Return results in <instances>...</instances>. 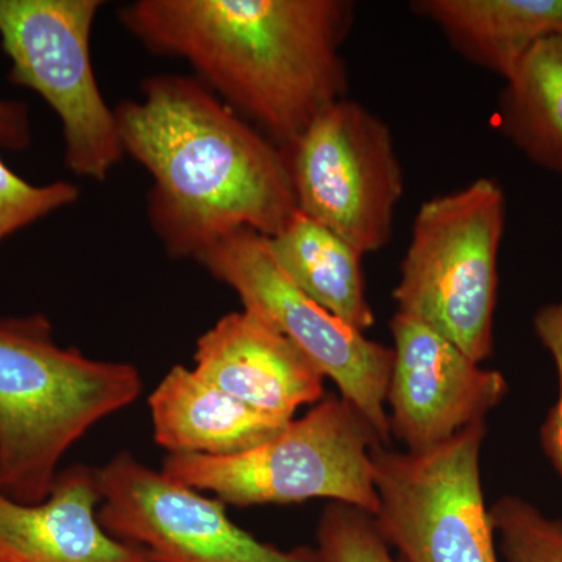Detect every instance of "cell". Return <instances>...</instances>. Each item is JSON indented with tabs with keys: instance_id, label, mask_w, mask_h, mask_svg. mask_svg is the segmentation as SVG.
<instances>
[{
	"instance_id": "1",
	"label": "cell",
	"mask_w": 562,
	"mask_h": 562,
	"mask_svg": "<svg viewBox=\"0 0 562 562\" xmlns=\"http://www.w3.org/2000/svg\"><path fill=\"white\" fill-rule=\"evenodd\" d=\"M353 11L347 0H136L117 20L284 150L346 99Z\"/></svg>"
},
{
	"instance_id": "2",
	"label": "cell",
	"mask_w": 562,
	"mask_h": 562,
	"mask_svg": "<svg viewBox=\"0 0 562 562\" xmlns=\"http://www.w3.org/2000/svg\"><path fill=\"white\" fill-rule=\"evenodd\" d=\"M114 116L122 150L154 179L147 214L173 260L243 228L272 238L297 216L284 150L194 77H150Z\"/></svg>"
},
{
	"instance_id": "3",
	"label": "cell",
	"mask_w": 562,
	"mask_h": 562,
	"mask_svg": "<svg viewBox=\"0 0 562 562\" xmlns=\"http://www.w3.org/2000/svg\"><path fill=\"white\" fill-rule=\"evenodd\" d=\"M140 392L138 368L58 346L44 314L0 317V494L43 502L69 449Z\"/></svg>"
},
{
	"instance_id": "4",
	"label": "cell",
	"mask_w": 562,
	"mask_h": 562,
	"mask_svg": "<svg viewBox=\"0 0 562 562\" xmlns=\"http://www.w3.org/2000/svg\"><path fill=\"white\" fill-rule=\"evenodd\" d=\"M376 443L383 442L364 416L341 395H328L247 452L169 454L161 472L239 508L328 498L373 517L379 512L371 454Z\"/></svg>"
},
{
	"instance_id": "5",
	"label": "cell",
	"mask_w": 562,
	"mask_h": 562,
	"mask_svg": "<svg viewBox=\"0 0 562 562\" xmlns=\"http://www.w3.org/2000/svg\"><path fill=\"white\" fill-rule=\"evenodd\" d=\"M506 199L492 179L422 203L392 291L397 313L428 325L473 361L494 347Z\"/></svg>"
},
{
	"instance_id": "6",
	"label": "cell",
	"mask_w": 562,
	"mask_h": 562,
	"mask_svg": "<svg viewBox=\"0 0 562 562\" xmlns=\"http://www.w3.org/2000/svg\"><path fill=\"white\" fill-rule=\"evenodd\" d=\"M486 422L428 452L372 449L376 527L402 562H498L480 458Z\"/></svg>"
},
{
	"instance_id": "7",
	"label": "cell",
	"mask_w": 562,
	"mask_h": 562,
	"mask_svg": "<svg viewBox=\"0 0 562 562\" xmlns=\"http://www.w3.org/2000/svg\"><path fill=\"white\" fill-rule=\"evenodd\" d=\"M101 0H0V43L11 83L38 92L60 120L65 162L103 181L124 157L114 110L91 61V31Z\"/></svg>"
},
{
	"instance_id": "8",
	"label": "cell",
	"mask_w": 562,
	"mask_h": 562,
	"mask_svg": "<svg viewBox=\"0 0 562 562\" xmlns=\"http://www.w3.org/2000/svg\"><path fill=\"white\" fill-rule=\"evenodd\" d=\"M195 261L238 294L244 310L266 317L338 386L339 395L391 443L386 392L394 351L366 338L292 283L269 250L268 238L243 228L203 250Z\"/></svg>"
},
{
	"instance_id": "9",
	"label": "cell",
	"mask_w": 562,
	"mask_h": 562,
	"mask_svg": "<svg viewBox=\"0 0 562 562\" xmlns=\"http://www.w3.org/2000/svg\"><path fill=\"white\" fill-rule=\"evenodd\" d=\"M284 154L299 213L362 255L390 244L405 177L386 122L342 99L322 111Z\"/></svg>"
},
{
	"instance_id": "10",
	"label": "cell",
	"mask_w": 562,
	"mask_h": 562,
	"mask_svg": "<svg viewBox=\"0 0 562 562\" xmlns=\"http://www.w3.org/2000/svg\"><path fill=\"white\" fill-rule=\"evenodd\" d=\"M98 472L99 520L114 538L140 547L151 562H317L316 550H281L228 517L225 503L169 479L131 452Z\"/></svg>"
},
{
	"instance_id": "11",
	"label": "cell",
	"mask_w": 562,
	"mask_h": 562,
	"mask_svg": "<svg viewBox=\"0 0 562 562\" xmlns=\"http://www.w3.org/2000/svg\"><path fill=\"white\" fill-rule=\"evenodd\" d=\"M390 327L394 360L387 419L391 436L406 452H428L483 424L508 394L503 373L483 369L428 325L395 313Z\"/></svg>"
},
{
	"instance_id": "12",
	"label": "cell",
	"mask_w": 562,
	"mask_h": 562,
	"mask_svg": "<svg viewBox=\"0 0 562 562\" xmlns=\"http://www.w3.org/2000/svg\"><path fill=\"white\" fill-rule=\"evenodd\" d=\"M194 372L232 397L277 419L316 405L325 375L261 314L243 310L221 317L198 339Z\"/></svg>"
},
{
	"instance_id": "13",
	"label": "cell",
	"mask_w": 562,
	"mask_h": 562,
	"mask_svg": "<svg viewBox=\"0 0 562 562\" xmlns=\"http://www.w3.org/2000/svg\"><path fill=\"white\" fill-rule=\"evenodd\" d=\"M99 505L98 472L85 464L60 471L35 505L0 494V562H151L102 527Z\"/></svg>"
},
{
	"instance_id": "14",
	"label": "cell",
	"mask_w": 562,
	"mask_h": 562,
	"mask_svg": "<svg viewBox=\"0 0 562 562\" xmlns=\"http://www.w3.org/2000/svg\"><path fill=\"white\" fill-rule=\"evenodd\" d=\"M155 442L169 454L231 457L261 446L290 422L277 419L173 366L149 397Z\"/></svg>"
},
{
	"instance_id": "15",
	"label": "cell",
	"mask_w": 562,
	"mask_h": 562,
	"mask_svg": "<svg viewBox=\"0 0 562 562\" xmlns=\"http://www.w3.org/2000/svg\"><path fill=\"white\" fill-rule=\"evenodd\" d=\"M464 60L508 79L541 41L562 36V0H416Z\"/></svg>"
},
{
	"instance_id": "16",
	"label": "cell",
	"mask_w": 562,
	"mask_h": 562,
	"mask_svg": "<svg viewBox=\"0 0 562 562\" xmlns=\"http://www.w3.org/2000/svg\"><path fill=\"white\" fill-rule=\"evenodd\" d=\"M268 246L281 271L322 308L361 333L375 324L362 273L364 255L341 236L299 213L268 238Z\"/></svg>"
},
{
	"instance_id": "17",
	"label": "cell",
	"mask_w": 562,
	"mask_h": 562,
	"mask_svg": "<svg viewBox=\"0 0 562 562\" xmlns=\"http://www.w3.org/2000/svg\"><path fill=\"white\" fill-rule=\"evenodd\" d=\"M505 81L498 128L536 166L562 173V36L536 44Z\"/></svg>"
},
{
	"instance_id": "18",
	"label": "cell",
	"mask_w": 562,
	"mask_h": 562,
	"mask_svg": "<svg viewBox=\"0 0 562 562\" xmlns=\"http://www.w3.org/2000/svg\"><path fill=\"white\" fill-rule=\"evenodd\" d=\"M490 513L506 562H562V520L517 495H505Z\"/></svg>"
},
{
	"instance_id": "19",
	"label": "cell",
	"mask_w": 562,
	"mask_h": 562,
	"mask_svg": "<svg viewBox=\"0 0 562 562\" xmlns=\"http://www.w3.org/2000/svg\"><path fill=\"white\" fill-rule=\"evenodd\" d=\"M317 562H402L391 553L371 514L330 503L316 531Z\"/></svg>"
},
{
	"instance_id": "20",
	"label": "cell",
	"mask_w": 562,
	"mask_h": 562,
	"mask_svg": "<svg viewBox=\"0 0 562 562\" xmlns=\"http://www.w3.org/2000/svg\"><path fill=\"white\" fill-rule=\"evenodd\" d=\"M80 190L69 181L33 184L0 157V243L33 222L79 201Z\"/></svg>"
},
{
	"instance_id": "21",
	"label": "cell",
	"mask_w": 562,
	"mask_h": 562,
	"mask_svg": "<svg viewBox=\"0 0 562 562\" xmlns=\"http://www.w3.org/2000/svg\"><path fill=\"white\" fill-rule=\"evenodd\" d=\"M536 336L552 355L557 366L558 401L554 402L541 427L543 452L562 479V299L560 302L542 306L532 319Z\"/></svg>"
},
{
	"instance_id": "22",
	"label": "cell",
	"mask_w": 562,
	"mask_h": 562,
	"mask_svg": "<svg viewBox=\"0 0 562 562\" xmlns=\"http://www.w3.org/2000/svg\"><path fill=\"white\" fill-rule=\"evenodd\" d=\"M31 143V117L25 103L0 99V147L24 150Z\"/></svg>"
}]
</instances>
